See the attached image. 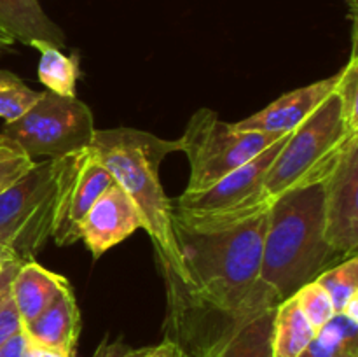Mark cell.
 <instances>
[{
    "mask_svg": "<svg viewBox=\"0 0 358 357\" xmlns=\"http://www.w3.org/2000/svg\"><path fill=\"white\" fill-rule=\"evenodd\" d=\"M21 261L17 259H9L3 265L2 273H0V308L6 304V301L10 298V286H13V279L16 275L17 268H20Z\"/></svg>",
    "mask_w": 358,
    "mask_h": 357,
    "instance_id": "cell-26",
    "label": "cell"
},
{
    "mask_svg": "<svg viewBox=\"0 0 358 357\" xmlns=\"http://www.w3.org/2000/svg\"><path fill=\"white\" fill-rule=\"evenodd\" d=\"M10 48V44H7V42H3V41H0V56L3 55V52L7 51V49Z\"/></svg>",
    "mask_w": 358,
    "mask_h": 357,
    "instance_id": "cell-32",
    "label": "cell"
},
{
    "mask_svg": "<svg viewBox=\"0 0 358 357\" xmlns=\"http://www.w3.org/2000/svg\"><path fill=\"white\" fill-rule=\"evenodd\" d=\"M339 74L317 80L308 86L297 88L276 98L268 107L261 108L255 114L231 122L238 132H259L275 133V135H289L297 126L303 125L329 97L336 91Z\"/></svg>",
    "mask_w": 358,
    "mask_h": 357,
    "instance_id": "cell-12",
    "label": "cell"
},
{
    "mask_svg": "<svg viewBox=\"0 0 358 357\" xmlns=\"http://www.w3.org/2000/svg\"><path fill=\"white\" fill-rule=\"evenodd\" d=\"M292 296L296 303L299 304L304 317L310 321V324L313 326L317 332L336 315L334 304H332L327 290L317 280H310L304 286H301Z\"/></svg>",
    "mask_w": 358,
    "mask_h": 357,
    "instance_id": "cell-22",
    "label": "cell"
},
{
    "mask_svg": "<svg viewBox=\"0 0 358 357\" xmlns=\"http://www.w3.org/2000/svg\"><path fill=\"white\" fill-rule=\"evenodd\" d=\"M317 338L294 296L280 301L273 312L271 357H299Z\"/></svg>",
    "mask_w": 358,
    "mask_h": 357,
    "instance_id": "cell-16",
    "label": "cell"
},
{
    "mask_svg": "<svg viewBox=\"0 0 358 357\" xmlns=\"http://www.w3.org/2000/svg\"><path fill=\"white\" fill-rule=\"evenodd\" d=\"M91 147L138 209L142 230L152 238L161 268L185 282L187 275L173 231V206L159 181L161 163L168 154L182 149L180 139L163 140L135 128L96 130Z\"/></svg>",
    "mask_w": 358,
    "mask_h": 357,
    "instance_id": "cell-2",
    "label": "cell"
},
{
    "mask_svg": "<svg viewBox=\"0 0 358 357\" xmlns=\"http://www.w3.org/2000/svg\"><path fill=\"white\" fill-rule=\"evenodd\" d=\"M6 261H9V259H0V273H2L3 265H6Z\"/></svg>",
    "mask_w": 358,
    "mask_h": 357,
    "instance_id": "cell-34",
    "label": "cell"
},
{
    "mask_svg": "<svg viewBox=\"0 0 358 357\" xmlns=\"http://www.w3.org/2000/svg\"><path fill=\"white\" fill-rule=\"evenodd\" d=\"M318 284L327 290L336 314H341L346 304L358 298V259L357 255L343 259L339 265L329 266L317 275Z\"/></svg>",
    "mask_w": 358,
    "mask_h": 357,
    "instance_id": "cell-19",
    "label": "cell"
},
{
    "mask_svg": "<svg viewBox=\"0 0 358 357\" xmlns=\"http://www.w3.org/2000/svg\"><path fill=\"white\" fill-rule=\"evenodd\" d=\"M350 4V9H352V16L355 20V14H357V0H346Z\"/></svg>",
    "mask_w": 358,
    "mask_h": 357,
    "instance_id": "cell-31",
    "label": "cell"
},
{
    "mask_svg": "<svg viewBox=\"0 0 358 357\" xmlns=\"http://www.w3.org/2000/svg\"><path fill=\"white\" fill-rule=\"evenodd\" d=\"M65 286H69L65 276L44 268L34 259L21 262L10 286V298L16 304L21 324L27 326L37 318Z\"/></svg>",
    "mask_w": 358,
    "mask_h": 357,
    "instance_id": "cell-15",
    "label": "cell"
},
{
    "mask_svg": "<svg viewBox=\"0 0 358 357\" xmlns=\"http://www.w3.org/2000/svg\"><path fill=\"white\" fill-rule=\"evenodd\" d=\"M28 340L76 357L80 335V310L72 286H65L51 304L30 324L23 326Z\"/></svg>",
    "mask_w": 358,
    "mask_h": 357,
    "instance_id": "cell-13",
    "label": "cell"
},
{
    "mask_svg": "<svg viewBox=\"0 0 358 357\" xmlns=\"http://www.w3.org/2000/svg\"><path fill=\"white\" fill-rule=\"evenodd\" d=\"M21 329H23V324H21L20 314H17L13 298H9L6 304L0 308V345L6 343L10 336L20 332Z\"/></svg>",
    "mask_w": 358,
    "mask_h": 357,
    "instance_id": "cell-25",
    "label": "cell"
},
{
    "mask_svg": "<svg viewBox=\"0 0 358 357\" xmlns=\"http://www.w3.org/2000/svg\"><path fill=\"white\" fill-rule=\"evenodd\" d=\"M24 357H73L70 354L62 352V350L51 349V346H44L38 345V343H34L28 340V349Z\"/></svg>",
    "mask_w": 358,
    "mask_h": 357,
    "instance_id": "cell-29",
    "label": "cell"
},
{
    "mask_svg": "<svg viewBox=\"0 0 358 357\" xmlns=\"http://www.w3.org/2000/svg\"><path fill=\"white\" fill-rule=\"evenodd\" d=\"M0 259H14V258H10V255L7 254V252L3 251V248H0Z\"/></svg>",
    "mask_w": 358,
    "mask_h": 357,
    "instance_id": "cell-33",
    "label": "cell"
},
{
    "mask_svg": "<svg viewBox=\"0 0 358 357\" xmlns=\"http://www.w3.org/2000/svg\"><path fill=\"white\" fill-rule=\"evenodd\" d=\"M31 48L41 52L38 80L48 88V91L59 97H76V84L79 76L77 55L66 56L58 46L42 41L34 42Z\"/></svg>",
    "mask_w": 358,
    "mask_h": 357,
    "instance_id": "cell-17",
    "label": "cell"
},
{
    "mask_svg": "<svg viewBox=\"0 0 358 357\" xmlns=\"http://www.w3.org/2000/svg\"><path fill=\"white\" fill-rule=\"evenodd\" d=\"M271 200L226 216L173 212L185 282L161 268L166 287V338L187 357H208L280 300L261 280Z\"/></svg>",
    "mask_w": 358,
    "mask_h": 357,
    "instance_id": "cell-1",
    "label": "cell"
},
{
    "mask_svg": "<svg viewBox=\"0 0 358 357\" xmlns=\"http://www.w3.org/2000/svg\"><path fill=\"white\" fill-rule=\"evenodd\" d=\"M28 349V336L21 329L14 336H10L6 343L0 345V357H24Z\"/></svg>",
    "mask_w": 358,
    "mask_h": 357,
    "instance_id": "cell-27",
    "label": "cell"
},
{
    "mask_svg": "<svg viewBox=\"0 0 358 357\" xmlns=\"http://www.w3.org/2000/svg\"><path fill=\"white\" fill-rule=\"evenodd\" d=\"M317 342L332 357H358V322L345 314H336L317 332Z\"/></svg>",
    "mask_w": 358,
    "mask_h": 357,
    "instance_id": "cell-20",
    "label": "cell"
},
{
    "mask_svg": "<svg viewBox=\"0 0 358 357\" xmlns=\"http://www.w3.org/2000/svg\"><path fill=\"white\" fill-rule=\"evenodd\" d=\"M34 163L16 142L0 135V192L23 177Z\"/></svg>",
    "mask_w": 358,
    "mask_h": 357,
    "instance_id": "cell-24",
    "label": "cell"
},
{
    "mask_svg": "<svg viewBox=\"0 0 358 357\" xmlns=\"http://www.w3.org/2000/svg\"><path fill=\"white\" fill-rule=\"evenodd\" d=\"M282 136L275 133L238 132L212 108H198L180 136V150L189 161V181L184 192L191 195L210 188L254 160Z\"/></svg>",
    "mask_w": 358,
    "mask_h": 357,
    "instance_id": "cell-5",
    "label": "cell"
},
{
    "mask_svg": "<svg viewBox=\"0 0 358 357\" xmlns=\"http://www.w3.org/2000/svg\"><path fill=\"white\" fill-rule=\"evenodd\" d=\"M299 357H332V356L331 352H329L327 349H324V346L317 342V338H315L313 342L310 343V346H308Z\"/></svg>",
    "mask_w": 358,
    "mask_h": 357,
    "instance_id": "cell-30",
    "label": "cell"
},
{
    "mask_svg": "<svg viewBox=\"0 0 358 357\" xmlns=\"http://www.w3.org/2000/svg\"><path fill=\"white\" fill-rule=\"evenodd\" d=\"M56 160L35 161L0 192V248L17 261H31L52 234Z\"/></svg>",
    "mask_w": 358,
    "mask_h": 357,
    "instance_id": "cell-6",
    "label": "cell"
},
{
    "mask_svg": "<svg viewBox=\"0 0 358 357\" xmlns=\"http://www.w3.org/2000/svg\"><path fill=\"white\" fill-rule=\"evenodd\" d=\"M142 230V216L124 189L112 182L91 205L79 226L80 240L94 259Z\"/></svg>",
    "mask_w": 358,
    "mask_h": 357,
    "instance_id": "cell-11",
    "label": "cell"
},
{
    "mask_svg": "<svg viewBox=\"0 0 358 357\" xmlns=\"http://www.w3.org/2000/svg\"><path fill=\"white\" fill-rule=\"evenodd\" d=\"M273 312L275 308L248 322L240 332L208 357H271Z\"/></svg>",
    "mask_w": 358,
    "mask_h": 357,
    "instance_id": "cell-18",
    "label": "cell"
},
{
    "mask_svg": "<svg viewBox=\"0 0 358 357\" xmlns=\"http://www.w3.org/2000/svg\"><path fill=\"white\" fill-rule=\"evenodd\" d=\"M336 94L341 104L343 115L350 128L358 132V59L357 52H352V58L345 69L339 70Z\"/></svg>",
    "mask_w": 358,
    "mask_h": 357,
    "instance_id": "cell-23",
    "label": "cell"
},
{
    "mask_svg": "<svg viewBox=\"0 0 358 357\" xmlns=\"http://www.w3.org/2000/svg\"><path fill=\"white\" fill-rule=\"evenodd\" d=\"M143 357H187V354L180 349L175 342L164 338L159 345L149 346L147 354Z\"/></svg>",
    "mask_w": 358,
    "mask_h": 357,
    "instance_id": "cell-28",
    "label": "cell"
},
{
    "mask_svg": "<svg viewBox=\"0 0 358 357\" xmlns=\"http://www.w3.org/2000/svg\"><path fill=\"white\" fill-rule=\"evenodd\" d=\"M38 94L16 74L0 70V118L6 122L21 118L38 100Z\"/></svg>",
    "mask_w": 358,
    "mask_h": 357,
    "instance_id": "cell-21",
    "label": "cell"
},
{
    "mask_svg": "<svg viewBox=\"0 0 358 357\" xmlns=\"http://www.w3.org/2000/svg\"><path fill=\"white\" fill-rule=\"evenodd\" d=\"M0 41L10 46L42 41L63 48L66 37L37 0H0Z\"/></svg>",
    "mask_w": 358,
    "mask_h": 357,
    "instance_id": "cell-14",
    "label": "cell"
},
{
    "mask_svg": "<svg viewBox=\"0 0 358 357\" xmlns=\"http://www.w3.org/2000/svg\"><path fill=\"white\" fill-rule=\"evenodd\" d=\"M336 255L339 254L325 238L322 182L271 200L262 244L261 280L280 301L317 279Z\"/></svg>",
    "mask_w": 358,
    "mask_h": 357,
    "instance_id": "cell-3",
    "label": "cell"
},
{
    "mask_svg": "<svg viewBox=\"0 0 358 357\" xmlns=\"http://www.w3.org/2000/svg\"><path fill=\"white\" fill-rule=\"evenodd\" d=\"M324 186L325 238L343 258L358 248V136L350 140Z\"/></svg>",
    "mask_w": 358,
    "mask_h": 357,
    "instance_id": "cell-10",
    "label": "cell"
},
{
    "mask_svg": "<svg viewBox=\"0 0 358 357\" xmlns=\"http://www.w3.org/2000/svg\"><path fill=\"white\" fill-rule=\"evenodd\" d=\"M355 136L358 132L346 122L334 91L285 140L266 175V198L324 182Z\"/></svg>",
    "mask_w": 358,
    "mask_h": 357,
    "instance_id": "cell-4",
    "label": "cell"
},
{
    "mask_svg": "<svg viewBox=\"0 0 358 357\" xmlns=\"http://www.w3.org/2000/svg\"><path fill=\"white\" fill-rule=\"evenodd\" d=\"M114 182L93 147L56 158V203L51 238L59 247L80 240L79 226L101 192Z\"/></svg>",
    "mask_w": 358,
    "mask_h": 357,
    "instance_id": "cell-8",
    "label": "cell"
},
{
    "mask_svg": "<svg viewBox=\"0 0 358 357\" xmlns=\"http://www.w3.org/2000/svg\"><path fill=\"white\" fill-rule=\"evenodd\" d=\"M289 135H283L259 156L241 164L210 188L191 195L182 192L177 202H171L173 212L191 216H226L269 202L264 192L266 175Z\"/></svg>",
    "mask_w": 358,
    "mask_h": 357,
    "instance_id": "cell-9",
    "label": "cell"
},
{
    "mask_svg": "<svg viewBox=\"0 0 358 357\" xmlns=\"http://www.w3.org/2000/svg\"><path fill=\"white\" fill-rule=\"evenodd\" d=\"M94 115L77 97L41 91L38 100L21 118L6 122L0 135L16 142L31 160L69 156L91 146Z\"/></svg>",
    "mask_w": 358,
    "mask_h": 357,
    "instance_id": "cell-7",
    "label": "cell"
}]
</instances>
